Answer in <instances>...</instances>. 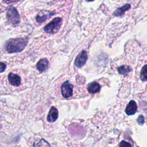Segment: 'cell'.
Instances as JSON below:
<instances>
[{
  "mask_svg": "<svg viewBox=\"0 0 147 147\" xmlns=\"http://www.w3.org/2000/svg\"><path fill=\"white\" fill-rule=\"evenodd\" d=\"M61 91L63 97L69 98L72 95L73 86L68 81H66L62 84Z\"/></svg>",
  "mask_w": 147,
  "mask_h": 147,
  "instance_id": "277c9868",
  "label": "cell"
},
{
  "mask_svg": "<svg viewBox=\"0 0 147 147\" xmlns=\"http://www.w3.org/2000/svg\"><path fill=\"white\" fill-rule=\"evenodd\" d=\"M118 72L121 75H126L131 71V68L128 65H122L118 68Z\"/></svg>",
  "mask_w": 147,
  "mask_h": 147,
  "instance_id": "4fadbf2b",
  "label": "cell"
},
{
  "mask_svg": "<svg viewBox=\"0 0 147 147\" xmlns=\"http://www.w3.org/2000/svg\"><path fill=\"white\" fill-rule=\"evenodd\" d=\"M137 107L136 102L134 100H131L126 106L125 109V113L129 115H133L137 111Z\"/></svg>",
  "mask_w": 147,
  "mask_h": 147,
  "instance_id": "ba28073f",
  "label": "cell"
},
{
  "mask_svg": "<svg viewBox=\"0 0 147 147\" xmlns=\"http://www.w3.org/2000/svg\"><path fill=\"white\" fill-rule=\"evenodd\" d=\"M137 122L140 124V125H142L144 123V118L143 117V116L140 115L138 117V119H137Z\"/></svg>",
  "mask_w": 147,
  "mask_h": 147,
  "instance_id": "9a60e30c",
  "label": "cell"
},
{
  "mask_svg": "<svg viewBox=\"0 0 147 147\" xmlns=\"http://www.w3.org/2000/svg\"><path fill=\"white\" fill-rule=\"evenodd\" d=\"M58 110L55 107H52L47 116V121L49 122H54L58 118Z\"/></svg>",
  "mask_w": 147,
  "mask_h": 147,
  "instance_id": "8992f818",
  "label": "cell"
},
{
  "mask_svg": "<svg viewBox=\"0 0 147 147\" xmlns=\"http://www.w3.org/2000/svg\"><path fill=\"white\" fill-rule=\"evenodd\" d=\"M53 13H51L49 12H46V11H41L38 13V14L36 16V21L38 22H43L49 18L52 15H53Z\"/></svg>",
  "mask_w": 147,
  "mask_h": 147,
  "instance_id": "30bf717a",
  "label": "cell"
},
{
  "mask_svg": "<svg viewBox=\"0 0 147 147\" xmlns=\"http://www.w3.org/2000/svg\"><path fill=\"white\" fill-rule=\"evenodd\" d=\"M130 8V4H125V5L122 6L121 7L118 8L113 13V15L115 17L118 16H122L126 11L128 10Z\"/></svg>",
  "mask_w": 147,
  "mask_h": 147,
  "instance_id": "8fae6325",
  "label": "cell"
},
{
  "mask_svg": "<svg viewBox=\"0 0 147 147\" xmlns=\"http://www.w3.org/2000/svg\"><path fill=\"white\" fill-rule=\"evenodd\" d=\"M61 24L62 19L60 17H56L46 25L44 26V30L47 33H55L59 30Z\"/></svg>",
  "mask_w": 147,
  "mask_h": 147,
  "instance_id": "7a4b0ae2",
  "label": "cell"
},
{
  "mask_svg": "<svg viewBox=\"0 0 147 147\" xmlns=\"http://www.w3.org/2000/svg\"><path fill=\"white\" fill-rule=\"evenodd\" d=\"M8 80L9 83L14 86H18L21 83L20 77L18 75L11 72L8 75Z\"/></svg>",
  "mask_w": 147,
  "mask_h": 147,
  "instance_id": "52a82bcc",
  "label": "cell"
},
{
  "mask_svg": "<svg viewBox=\"0 0 147 147\" xmlns=\"http://www.w3.org/2000/svg\"><path fill=\"white\" fill-rule=\"evenodd\" d=\"M6 3H13V2H17L20 0H3Z\"/></svg>",
  "mask_w": 147,
  "mask_h": 147,
  "instance_id": "ac0fdd59",
  "label": "cell"
},
{
  "mask_svg": "<svg viewBox=\"0 0 147 147\" xmlns=\"http://www.w3.org/2000/svg\"><path fill=\"white\" fill-rule=\"evenodd\" d=\"M140 78L142 81L147 80V65H145L142 67L141 71Z\"/></svg>",
  "mask_w": 147,
  "mask_h": 147,
  "instance_id": "5bb4252c",
  "label": "cell"
},
{
  "mask_svg": "<svg viewBox=\"0 0 147 147\" xmlns=\"http://www.w3.org/2000/svg\"><path fill=\"white\" fill-rule=\"evenodd\" d=\"M100 86L99 83L96 82H92L90 83L87 87L88 91L90 93H92V94H95L96 92H98L100 90Z\"/></svg>",
  "mask_w": 147,
  "mask_h": 147,
  "instance_id": "7c38bea8",
  "label": "cell"
},
{
  "mask_svg": "<svg viewBox=\"0 0 147 147\" xmlns=\"http://www.w3.org/2000/svg\"><path fill=\"white\" fill-rule=\"evenodd\" d=\"M119 146H131V144H130L129 143H127L125 141H122L121 142V144H119Z\"/></svg>",
  "mask_w": 147,
  "mask_h": 147,
  "instance_id": "e0dca14e",
  "label": "cell"
},
{
  "mask_svg": "<svg viewBox=\"0 0 147 147\" xmlns=\"http://www.w3.org/2000/svg\"><path fill=\"white\" fill-rule=\"evenodd\" d=\"M26 38H17L9 40L6 43V49L9 53L21 52L28 44Z\"/></svg>",
  "mask_w": 147,
  "mask_h": 147,
  "instance_id": "6da1fadb",
  "label": "cell"
},
{
  "mask_svg": "<svg viewBox=\"0 0 147 147\" xmlns=\"http://www.w3.org/2000/svg\"><path fill=\"white\" fill-rule=\"evenodd\" d=\"M6 64L5 63H3V62H1V72H3L5 70V68H6Z\"/></svg>",
  "mask_w": 147,
  "mask_h": 147,
  "instance_id": "2e32d148",
  "label": "cell"
},
{
  "mask_svg": "<svg viewBox=\"0 0 147 147\" xmlns=\"http://www.w3.org/2000/svg\"><path fill=\"white\" fill-rule=\"evenodd\" d=\"M48 64L49 63L48 60L45 58H44L38 61V62L37 63L36 67L40 72H44L48 68Z\"/></svg>",
  "mask_w": 147,
  "mask_h": 147,
  "instance_id": "9c48e42d",
  "label": "cell"
},
{
  "mask_svg": "<svg viewBox=\"0 0 147 147\" xmlns=\"http://www.w3.org/2000/svg\"><path fill=\"white\" fill-rule=\"evenodd\" d=\"M87 1H93L94 0H87Z\"/></svg>",
  "mask_w": 147,
  "mask_h": 147,
  "instance_id": "d6986e66",
  "label": "cell"
},
{
  "mask_svg": "<svg viewBox=\"0 0 147 147\" xmlns=\"http://www.w3.org/2000/svg\"><path fill=\"white\" fill-rule=\"evenodd\" d=\"M6 17L8 21L13 25L18 24L20 20V15L17 9L12 6L7 7L6 10Z\"/></svg>",
  "mask_w": 147,
  "mask_h": 147,
  "instance_id": "3957f363",
  "label": "cell"
},
{
  "mask_svg": "<svg viewBox=\"0 0 147 147\" xmlns=\"http://www.w3.org/2000/svg\"><path fill=\"white\" fill-rule=\"evenodd\" d=\"M88 56L87 53L85 51H82L76 57L75 61V65L78 68L82 67L86 63L87 60Z\"/></svg>",
  "mask_w": 147,
  "mask_h": 147,
  "instance_id": "5b68a950",
  "label": "cell"
}]
</instances>
